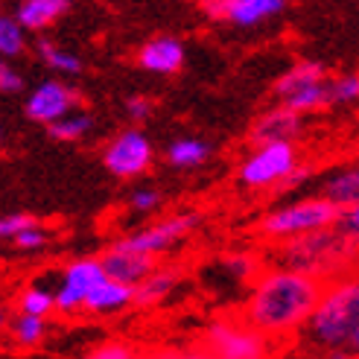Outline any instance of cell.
Returning a JSON list of instances; mask_svg holds the SVG:
<instances>
[{"label": "cell", "instance_id": "6da1fadb", "mask_svg": "<svg viewBox=\"0 0 359 359\" xmlns=\"http://www.w3.org/2000/svg\"><path fill=\"white\" fill-rule=\"evenodd\" d=\"M321 286L325 283L290 272V269L260 272L245 304V325L263 336L290 333L301 325H307L310 313L318 304Z\"/></svg>", "mask_w": 359, "mask_h": 359}, {"label": "cell", "instance_id": "7a4b0ae2", "mask_svg": "<svg viewBox=\"0 0 359 359\" xmlns=\"http://www.w3.org/2000/svg\"><path fill=\"white\" fill-rule=\"evenodd\" d=\"M307 330L313 342L327 351H348L359 348V283L345 275L321 286L316 310L307 318Z\"/></svg>", "mask_w": 359, "mask_h": 359}, {"label": "cell", "instance_id": "3957f363", "mask_svg": "<svg viewBox=\"0 0 359 359\" xmlns=\"http://www.w3.org/2000/svg\"><path fill=\"white\" fill-rule=\"evenodd\" d=\"M353 257H356V240L339 234L333 225L313 231V234L295 237L290 243H283V248H280L283 269L307 275L318 283H330V280L345 278Z\"/></svg>", "mask_w": 359, "mask_h": 359}, {"label": "cell", "instance_id": "277c9868", "mask_svg": "<svg viewBox=\"0 0 359 359\" xmlns=\"http://www.w3.org/2000/svg\"><path fill=\"white\" fill-rule=\"evenodd\" d=\"M336 213H339V208L327 205L325 199L292 202V205L269 213L263 219V234L275 237V240H295L304 234H313V231L330 228L336 222Z\"/></svg>", "mask_w": 359, "mask_h": 359}, {"label": "cell", "instance_id": "5b68a950", "mask_svg": "<svg viewBox=\"0 0 359 359\" xmlns=\"http://www.w3.org/2000/svg\"><path fill=\"white\" fill-rule=\"evenodd\" d=\"M202 348L217 359H266V336L237 318H217L205 327Z\"/></svg>", "mask_w": 359, "mask_h": 359}, {"label": "cell", "instance_id": "8992f818", "mask_svg": "<svg viewBox=\"0 0 359 359\" xmlns=\"http://www.w3.org/2000/svg\"><path fill=\"white\" fill-rule=\"evenodd\" d=\"M298 167L295 143H269L251 152L240 167V182L245 187H272L283 184V178Z\"/></svg>", "mask_w": 359, "mask_h": 359}, {"label": "cell", "instance_id": "52a82bcc", "mask_svg": "<svg viewBox=\"0 0 359 359\" xmlns=\"http://www.w3.org/2000/svg\"><path fill=\"white\" fill-rule=\"evenodd\" d=\"M199 222H202L199 213H175V217L158 222V225L143 228V231H137V234H132V237H123L120 243L126 248L137 251V255L158 257V255H164V251H170L172 245L182 243Z\"/></svg>", "mask_w": 359, "mask_h": 359}, {"label": "cell", "instance_id": "ba28073f", "mask_svg": "<svg viewBox=\"0 0 359 359\" xmlns=\"http://www.w3.org/2000/svg\"><path fill=\"white\" fill-rule=\"evenodd\" d=\"M152 164V143L140 129H126L120 132L109 149H105V167L117 178H135L143 175Z\"/></svg>", "mask_w": 359, "mask_h": 359}, {"label": "cell", "instance_id": "9c48e42d", "mask_svg": "<svg viewBox=\"0 0 359 359\" xmlns=\"http://www.w3.org/2000/svg\"><path fill=\"white\" fill-rule=\"evenodd\" d=\"M102 266L97 257H82V260H74L65 275H62V283L59 290L53 292V301H56V310L62 313H74V310H82V304L88 298V292L102 280Z\"/></svg>", "mask_w": 359, "mask_h": 359}, {"label": "cell", "instance_id": "30bf717a", "mask_svg": "<svg viewBox=\"0 0 359 359\" xmlns=\"http://www.w3.org/2000/svg\"><path fill=\"white\" fill-rule=\"evenodd\" d=\"M97 260H100V266H102V275H105V278L114 280V283H123V286H132V290L158 266L155 257L137 255V251L126 248L120 240H117L109 251H105L102 257H97Z\"/></svg>", "mask_w": 359, "mask_h": 359}, {"label": "cell", "instance_id": "8fae6325", "mask_svg": "<svg viewBox=\"0 0 359 359\" xmlns=\"http://www.w3.org/2000/svg\"><path fill=\"white\" fill-rule=\"evenodd\" d=\"M74 102H76L74 88L50 79V82H41L29 94V100H27V117L35 120V123H47L50 126V123H56L65 114L74 111Z\"/></svg>", "mask_w": 359, "mask_h": 359}, {"label": "cell", "instance_id": "7c38bea8", "mask_svg": "<svg viewBox=\"0 0 359 359\" xmlns=\"http://www.w3.org/2000/svg\"><path fill=\"white\" fill-rule=\"evenodd\" d=\"M283 9V0H217V4H205V12L210 18H222L234 27H257L269 18L280 15Z\"/></svg>", "mask_w": 359, "mask_h": 359}, {"label": "cell", "instance_id": "4fadbf2b", "mask_svg": "<svg viewBox=\"0 0 359 359\" xmlns=\"http://www.w3.org/2000/svg\"><path fill=\"white\" fill-rule=\"evenodd\" d=\"M304 129V117L275 105V109L263 111L255 126H251V143L255 147H269V143H295V137Z\"/></svg>", "mask_w": 359, "mask_h": 359}, {"label": "cell", "instance_id": "5bb4252c", "mask_svg": "<svg viewBox=\"0 0 359 359\" xmlns=\"http://www.w3.org/2000/svg\"><path fill=\"white\" fill-rule=\"evenodd\" d=\"M184 56H187L184 44L178 39H172V35H158V39H152V41H147L140 47L137 62H140L143 70H149V74L172 76V74L182 70Z\"/></svg>", "mask_w": 359, "mask_h": 359}, {"label": "cell", "instance_id": "9a60e30c", "mask_svg": "<svg viewBox=\"0 0 359 359\" xmlns=\"http://www.w3.org/2000/svg\"><path fill=\"white\" fill-rule=\"evenodd\" d=\"M178 280H182V269H175V266H155L152 272L135 286L132 304H137V307H152V304L164 301L175 290Z\"/></svg>", "mask_w": 359, "mask_h": 359}, {"label": "cell", "instance_id": "2e32d148", "mask_svg": "<svg viewBox=\"0 0 359 359\" xmlns=\"http://www.w3.org/2000/svg\"><path fill=\"white\" fill-rule=\"evenodd\" d=\"M132 298H135V290L132 286H123V283H114V280H109V278H102L91 292H88V298H85V304H82V310H88V313H100V316H105V313H117V310H123V307H129L132 304Z\"/></svg>", "mask_w": 359, "mask_h": 359}, {"label": "cell", "instance_id": "e0dca14e", "mask_svg": "<svg viewBox=\"0 0 359 359\" xmlns=\"http://www.w3.org/2000/svg\"><path fill=\"white\" fill-rule=\"evenodd\" d=\"M318 199H325L327 205L333 208H356L359 205V172L356 167H345V170H339L333 172L325 187H321V196Z\"/></svg>", "mask_w": 359, "mask_h": 359}, {"label": "cell", "instance_id": "ac0fdd59", "mask_svg": "<svg viewBox=\"0 0 359 359\" xmlns=\"http://www.w3.org/2000/svg\"><path fill=\"white\" fill-rule=\"evenodd\" d=\"M65 12H67V0H24L12 18L27 32V29H47Z\"/></svg>", "mask_w": 359, "mask_h": 359}, {"label": "cell", "instance_id": "d6986e66", "mask_svg": "<svg viewBox=\"0 0 359 359\" xmlns=\"http://www.w3.org/2000/svg\"><path fill=\"white\" fill-rule=\"evenodd\" d=\"M325 76H327V70H325V65H321V62H295V65L275 82V94H278L280 100H286V97L304 91V88L325 82Z\"/></svg>", "mask_w": 359, "mask_h": 359}, {"label": "cell", "instance_id": "ffe728a7", "mask_svg": "<svg viewBox=\"0 0 359 359\" xmlns=\"http://www.w3.org/2000/svg\"><path fill=\"white\" fill-rule=\"evenodd\" d=\"M170 164L178 170H193V167H202L208 155H210V143L199 140V137H182L170 147Z\"/></svg>", "mask_w": 359, "mask_h": 359}, {"label": "cell", "instance_id": "44dd1931", "mask_svg": "<svg viewBox=\"0 0 359 359\" xmlns=\"http://www.w3.org/2000/svg\"><path fill=\"white\" fill-rule=\"evenodd\" d=\"M35 50H39V56L47 67H53L56 74H67V76H76L79 70H82V62L79 56H74L70 50H62L59 44H53L47 39H39L35 41Z\"/></svg>", "mask_w": 359, "mask_h": 359}, {"label": "cell", "instance_id": "7402d4cb", "mask_svg": "<svg viewBox=\"0 0 359 359\" xmlns=\"http://www.w3.org/2000/svg\"><path fill=\"white\" fill-rule=\"evenodd\" d=\"M91 126H94L91 114H85V111H70V114H65L62 120L50 123L47 132H50V137H56V140L74 143V140H79V137H85L88 132H91Z\"/></svg>", "mask_w": 359, "mask_h": 359}, {"label": "cell", "instance_id": "603a6c76", "mask_svg": "<svg viewBox=\"0 0 359 359\" xmlns=\"http://www.w3.org/2000/svg\"><path fill=\"white\" fill-rule=\"evenodd\" d=\"M280 105H283V109H290V111H295V114H301V117L307 114V111L325 109V105H327V82H318V85L304 88V91L286 97Z\"/></svg>", "mask_w": 359, "mask_h": 359}, {"label": "cell", "instance_id": "cb8c5ba5", "mask_svg": "<svg viewBox=\"0 0 359 359\" xmlns=\"http://www.w3.org/2000/svg\"><path fill=\"white\" fill-rule=\"evenodd\" d=\"M27 50V32L21 29V24L15 21L12 15H0V59H12L21 56Z\"/></svg>", "mask_w": 359, "mask_h": 359}, {"label": "cell", "instance_id": "d4e9b609", "mask_svg": "<svg viewBox=\"0 0 359 359\" xmlns=\"http://www.w3.org/2000/svg\"><path fill=\"white\" fill-rule=\"evenodd\" d=\"M53 310H56V301H53V292L44 290V286H29L21 295V316H35V318H47Z\"/></svg>", "mask_w": 359, "mask_h": 359}, {"label": "cell", "instance_id": "484cf974", "mask_svg": "<svg viewBox=\"0 0 359 359\" xmlns=\"http://www.w3.org/2000/svg\"><path fill=\"white\" fill-rule=\"evenodd\" d=\"M359 97V76L345 74L327 85V105H351Z\"/></svg>", "mask_w": 359, "mask_h": 359}, {"label": "cell", "instance_id": "4316f807", "mask_svg": "<svg viewBox=\"0 0 359 359\" xmlns=\"http://www.w3.org/2000/svg\"><path fill=\"white\" fill-rule=\"evenodd\" d=\"M12 333L21 345H35L41 342V336L47 333V321L44 318H35V316H21L18 313L15 325H12Z\"/></svg>", "mask_w": 359, "mask_h": 359}, {"label": "cell", "instance_id": "83f0119b", "mask_svg": "<svg viewBox=\"0 0 359 359\" xmlns=\"http://www.w3.org/2000/svg\"><path fill=\"white\" fill-rule=\"evenodd\" d=\"M82 359H143V353L129 342H102L88 351Z\"/></svg>", "mask_w": 359, "mask_h": 359}, {"label": "cell", "instance_id": "f1b7e54d", "mask_svg": "<svg viewBox=\"0 0 359 359\" xmlns=\"http://www.w3.org/2000/svg\"><path fill=\"white\" fill-rule=\"evenodd\" d=\"M222 266L228 269L231 275H237V278H243V280L255 278V275L260 272L257 260H255V257H248V255H228V257L222 260Z\"/></svg>", "mask_w": 359, "mask_h": 359}, {"label": "cell", "instance_id": "f546056e", "mask_svg": "<svg viewBox=\"0 0 359 359\" xmlns=\"http://www.w3.org/2000/svg\"><path fill=\"white\" fill-rule=\"evenodd\" d=\"M333 228L339 231V234L356 240V237H359V205H356V208H342V210H339Z\"/></svg>", "mask_w": 359, "mask_h": 359}, {"label": "cell", "instance_id": "4dcf8cb0", "mask_svg": "<svg viewBox=\"0 0 359 359\" xmlns=\"http://www.w3.org/2000/svg\"><path fill=\"white\" fill-rule=\"evenodd\" d=\"M29 225H35V219L29 217V213H12V217H0V237H4V240H15Z\"/></svg>", "mask_w": 359, "mask_h": 359}, {"label": "cell", "instance_id": "1f68e13d", "mask_svg": "<svg viewBox=\"0 0 359 359\" xmlns=\"http://www.w3.org/2000/svg\"><path fill=\"white\" fill-rule=\"evenodd\" d=\"M15 245L18 248H27V251H32V248H41V245H47V231L35 222V225H29V228H24L21 234L15 237Z\"/></svg>", "mask_w": 359, "mask_h": 359}, {"label": "cell", "instance_id": "d6a6232c", "mask_svg": "<svg viewBox=\"0 0 359 359\" xmlns=\"http://www.w3.org/2000/svg\"><path fill=\"white\" fill-rule=\"evenodd\" d=\"M24 88V79H21V74L6 62V59H0V91L4 94H18Z\"/></svg>", "mask_w": 359, "mask_h": 359}, {"label": "cell", "instance_id": "836d02e7", "mask_svg": "<svg viewBox=\"0 0 359 359\" xmlns=\"http://www.w3.org/2000/svg\"><path fill=\"white\" fill-rule=\"evenodd\" d=\"M158 205H161V193L152 190V187H140V190H135V196H132V208H135L137 213H149V210H155Z\"/></svg>", "mask_w": 359, "mask_h": 359}, {"label": "cell", "instance_id": "e575fe53", "mask_svg": "<svg viewBox=\"0 0 359 359\" xmlns=\"http://www.w3.org/2000/svg\"><path fill=\"white\" fill-rule=\"evenodd\" d=\"M126 114H129V120H135V123H143L152 114V102L147 97H129L126 100Z\"/></svg>", "mask_w": 359, "mask_h": 359}, {"label": "cell", "instance_id": "d590c367", "mask_svg": "<svg viewBox=\"0 0 359 359\" xmlns=\"http://www.w3.org/2000/svg\"><path fill=\"white\" fill-rule=\"evenodd\" d=\"M143 359H217V356L208 353L205 348H193V351H158Z\"/></svg>", "mask_w": 359, "mask_h": 359}, {"label": "cell", "instance_id": "8d00e7d4", "mask_svg": "<svg viewBox=\"0 0 359 359\" xmlns=\"http://www.w3.org/2000/svg\"><path fill=\"white\" fill-rule=\"evenodd\" d=\"M313 175V170L310 167H295L290 175H286L283 178V184L280 187H286V190H292V187H298V184H304V182H307V178Z\"/></svg>", "mask_w": 359, "mask_h": 359}, {"label": "cell", "instance_id": "74e56055", "mask_svg": "<svg viewBox=\"0 0 359 359\" xmlns=\"http://www.w3.org/2000/svg\"><path fill=\"white\" fill-rule=\"evenodd\" d=\"M356 353H348V351H327V359H353Z\"/></svg>", "mask_w": 359, "mask_h": 359}, {"label": "cell", "instance_id": "f35d334b", "mask_svg": "<svg viewBox=\"0 0 359 359\" xmlns=\"http://www.w3.org/2000/svg\"><path fill=\"white\" fill-rule=\"evenodd\" d=\"M6 325V316H4V310H0V327H4Z\"/></svg>", "mask_w": 359, "mask_h": 359}, {"label": "cell", "instance_id": "ab89813d", "mask_svg": "<svg viewBox=\"0 0 359 359\" xmlns=\"http://www.w3.org/2000/svg\"><path fill=\"white\" fill-rule=\"evenodd\" d=\"M0 137H4V132H0Z\"/></svg>", "mask_w": 359, "mask_h": 359}]
</instances>
